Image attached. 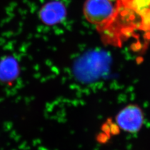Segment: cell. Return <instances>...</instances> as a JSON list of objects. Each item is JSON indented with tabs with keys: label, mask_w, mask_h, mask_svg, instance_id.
Wrapping results in <instances>:
<instances>
[{
	"label": "cell",
	"mask_w": 150,
	"mask_h": 150,
	"mask_svg": "<svg viewBox=\"0 0 150 150\" xmlns=\"http://www.w3.org/2000/svg\"><path fill=\"white\" fill-rule=\"evenodd\" d=\"M115 11L106 33L112 40L138 35L150 37V0H116Z\"/></svg>",
	"instance_id": "6da1fadb"
},
{
	"label": "cell",
	"mask_w": 150,
	"mask_h": 150,
	"mask_svg": "<svg viewBox=\"0 0 150 150\" xmlns=\"http://www.w3.org/2000/svg\"><path fill=\"white\" fill-rule=\"evenodd\" d=\"M115 11V6L110 0H86L83 8L84 17L101 33L112 20Z\"/></svg>",
	"instance_id": "7a4b0ae2"
},
{
	"label": "cell",
	"mask_w": 150,
	"mask_h": 150,
	"mask_svg": "<svg viewBox=\"0 0 150 150\" xmlns=\"http://www.w3.org/2000/svg\"><path fill=\"white\" fill-rule=\"evenodd\" d=\"M116 123L124 131L136 133L142 129L144 121V114L139 106L130 104L124 107L117 113Z\"/></svg>",
	"instance_id": "3957f363"
},
{
	"label": "cell",
	"mask_w": 150,
	"mask_h": 150,
	"mask_svg": "<svg viewBox=\"0 0 150 150\" xmlns=\"http://www.w3.org/2000/svg\"><path fill=\"white\" fill-rule=\"evenodd\" d=\"M40 18L45 24L50 25L61 22L66 15V9L62 3L58 1H52L46 4L41 8Z\"/></svg>",
	"instance_id": "277c9868"
}]
</instances>
